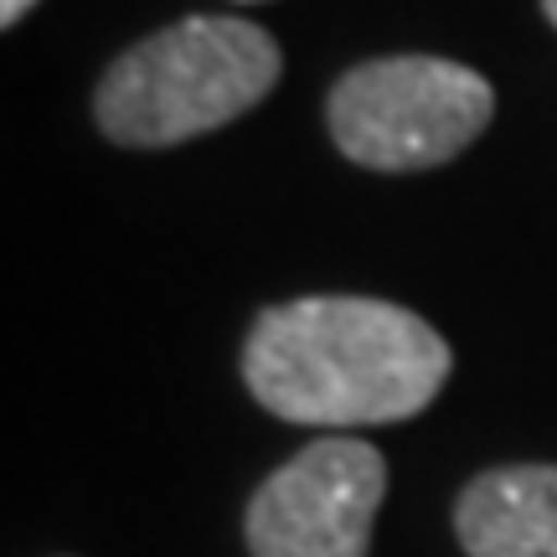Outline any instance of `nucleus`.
Returning a JSON list of instances; mask_svg holds the SVG:
<instances>
[{
  "mask_svg": "<svg viewBox=\"0 0 557 557\" xmlns=\"http://www.w3.org/2000/svg\"><path fill=\"white\" fill-rule=\"evenodd\" d=\"M449 346L403 305L305 295L253 320L243 341L248 393L284 423L361 429L423 413L449 377Z\"/></svg>",
  "mask_w": 557,
  "mask_h": 557,
  "instance_id": "f257e3e1",
  "label": "nucleus"
},
{
  "mask_svg": "<svg viewBox=\"0 0 557 557\" xmlns=\"http://www.w3.org/2000/svg\"><path fill=\"white\" fill-rule=\"evenodd\" d=\"M278 83V41L243 16H191L129 47L99 83V129L165 150L248 114Z\"/></svg>",
  "mask_w": 557,
  "mask_h": 557,
  "instance_id": "f03ea898",
  "label": "nucleus"
},
{
  "mask_svg": "<svg viewBox=\"0 0 557 557\" xmlns=\"http://www.w3.org/2000/svg\"><path fill=\"white\" fill-rule=\"evenodd\" d=\"M331 135L367 171H429L455 160L491 124L496 94L449 58H377L331 94Z\"/></svg>",
  "mask_w": 557,
  "mask_h": 557,
  "instance_id": "7ed1b4c3",
  "label": "nucleus"
},
{
  "mask_svg": "<svg viewBox=\"0 0 557 557\" xmlns=\"http://www.w3.org/2000/svg\"><path fill=\"white\" fill-rule=\"evenodd\" d=\"M387 496V459L367 438H315L248 500L253 557H367Z\"/></svg>",
  "mask_w": 557,
  "mask_h": 557,
  "instance_id": "20e7f679",
  "label": "nucleus"
},
{
  "mask_svg": "<svg viewBox=\"0 0 557 557\" xmlns=\"http://www.w3.org/2000/svg\"><path fill=\"white\" fill-rule=\"evenodd\" d=\"M455 532L470 557H557V465H500L470 480Z\"/></svg>",
  "mask_w": 557,
  "mask_h": 557,
  "instance_id": "39448f33",
  "label": "nucleus"
},
{
  "mask_svg": "<svg viewBox=\"0 0 557 557\" xmlns=\"http://www.w3.org/2000/svg\"><path fill=\"white\" fill-rule=\"evenodd\" d=\"M32 5H37V0H0V21H5V26H16Z\"/></svg>",
  "mask_w": 557,
  "mask_h": 557,
  "instance_id": "423d86ee",
  "label": "nucleus"
},
{
  "mask_svg": "<svg viewBox=\"0 0 557 557\" xmlns=\"http://www.w3.org/2000/svg\"><path fill=\"white\" fill-rule=\"evenodd\" d=\"M542 11H547V21L557 26V0H542Z\"/></svg>",
  "mask_w": 557,
  "mask_h": 557,
  "instance_id": "0eeeda50",
  "label": "nucleus"
}]
</instances>
